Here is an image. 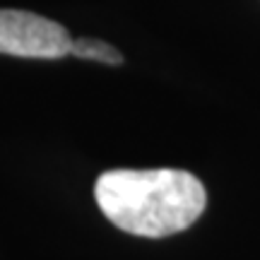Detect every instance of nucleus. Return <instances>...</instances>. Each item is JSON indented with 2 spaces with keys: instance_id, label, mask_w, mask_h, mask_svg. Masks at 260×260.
<instances>
[{
  "instance_id": "obj_1",
  "label": "nucleus",
  "mask_w": 260,
  "mask_h": 260,
  "mask_svg": "<svg viewBox=\"0 0 260 260\" xmlns=\"http://www.w3.org/2000/svg\"><path fill=\"white\" fill-rule=\"evenodd\" d=\"M94 198L111 224L147 239L186 232L207 205L200 178L183 169H111L96 178Z\"/></svg>"
},
{
  "instance_id": "obj_2",
  "label": "nucleus",
  "mask_w": 260,
  "mask_h": 260,
  "mask_svg": "<svg viewBox=\"0 0 260 260\" xmlns=\"http://www.w3.org/2000/svg\"><path fill=\"white\" fill-rule=\"evenodd\" d=\"M73 37L58 22L27 10H0V53L17 58L70 56Z\"/></svg>"
},
{
  "instance_id": "obj_3",
  "label": "nucleus",
  "mask_w": 260,
  "mask_h": 260,
  "mask_svg": "<svg viewBox=\"0 0 260 260\" xmlns=\"http://www.w3.org/2000/svg\"><path fill=\"white\" fill-rule=\"evenodd\" d=\"M70 56L82 58V60H94V63H104V65H121L123 63V53L118 48L111 46V44H106V41H102V39H92V37L73 39Z\"/></svg>"
}]
</instances>
